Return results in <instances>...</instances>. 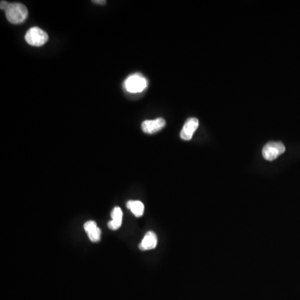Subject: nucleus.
I'll return each instance as SVG.
<instances>
[{
	"mask_svg": "<svg viewBox=\"0 0 300 300\" xmlns=\"http://www.w3.org/2000/svg\"><path fill=\"white\" fill-rule=\"evenodd\" d=\"M5 14L10 23L18 24L23 23L27 19L28 12L25 5H22L20 3H13L5 10Z\"/></svg>",
	"mask_w": 300,
	"mask_h": 300,
	"instance_id": "obj_1",
	"label": "nucleus"
},
{
	"mask_svg": "<svg viewBox=\"0 0 300 300\" xmlns=\"http://www.w3.org/2000/svg\"><path fill=\"white\" fill-rule=\"evenodd\" d=\"M25 40L28 45L32 46H43L49 40V35L41 28L34 27L29 28L28 32L26 33Z\"/></svg>",
	"mask_w": 300,
	"mask_h": 300,
	"instance_id": "obj_2",
	"label": "nucleus"
},
{
	"mask_svg": "<svg viewBox=\"0 0 300 300\" xmlns=\"http://www.w3.org/2000/svg\"><path fill=\"white\" fill-rule=\"evenodd\" d=\"M147 79L140 74L130 75L124 82V88L129 93H140L146 89Z\"/></svg>",
	"mask_w": 300,
	"mask_h": 300,
	"instance_id": "obj_3",
	"label": "nucleus"
},
{
	"mask_svg": "<svg viewBox=\"0 0 300 300\" xmlns=\"http://www.w3.org/2000/svg\"><path fill=\"white\" fill-rule=\"evenodd\" d=\"M285 152V146L281 142L268 143L263 147V156L266 160L273 161Z\"/></svg>",
	"mask_w": 300,
	"mask_h": 300,
	"instance_id": "obj_4",
	"label": "nucleus"
},
{
	"mask_svg": "<svg viewBox=\"0 0 300 300\" xmlns=\"http://www.w3.org/2000/svg\"><path fill=\"white\" fill-rule=\"evenodd\" d=\"M166 125V122L162 118L154 119V120H145L142 123V129L145 133L152 135L160 131L162 128H164Z\"/></svg>",
	"mask_w": 300,
	"mask_h": 300,
	"instance_id": "obj_5",
	"label": "nucleus"
},
{
	"mask_svg": "<svg viewBox=\"0 0 300 300\" xmlns=\"http://www.w3.org/2000/svg\"><path fill=\"white\" fill-rule=\"evenodd\" d=\"M198 127V119L196 118H190L188 119L184 123V127L182 128L181 133H180V137L182 140H186V141L190 140L193 138V134Z\"/></svg>",
	"mask_w": 300,
	"mask_h": 300,
	"instance_id": "obj_6",
	"label": "nucleus"
},
{
	"mask_svg": "<svg viewBox=\"0 0 300 300\" xmlns=\"http://www.w3.org/2000/svg\"><path fill=\"white\" fill-rule=\"evenodd\" d=\"M84 228L90 241L93 243L99 241L101 238V230L95 222L92 220L86 222L84 223Z\"/></svg>",
	"mask_w": 300,
	"mask_h": 300,
	"instance_id": "obj_7",
	"label": "nucleus"
},
{
	"mask_svg": "<svg viewBox=\"0 0 300 300\" xmlns=\"http://www.w3.org/2000/svg\"><path fill=\"white\" fill-rule=\"evenodd\" d=\"M158 244V238L153 231H149L140 243V249L143 251L155 249Z\"/></svg>",
	"mask_w": 300,
	"mask_h": 300,
	"instance_id": "obj_8",
	"label": "nucleus"
},
{
	"mask_svg": "<svg viewBox=\"0 0 300 300\" xmlns=\"http://www.w3.org/2000/svg\"><path fill=\"white\" fill-rule=\"evenodd\" d=\"M112 220L109 223V228L112 230L119 229L123 221V212L119 207L114 208L111 213Z\"/></svg>",
	"mask_w": 300,
	"mask_h": 300,
	"instance_id": "obj_9",
	"label": "nucleus"
},
{
	"mask_svg": "<svg viewBox=\"0 0 300 300\" xmlns=\"http://www.w3.org/2000/svg\"><path fill=\"white\" fill-rule=\"evenodd\" d=\"M127 208L133 213L134 215L137 218L143 216L145 213V205L139 200H130L127 203Z\"/></svg>",
	"mask_w": 300,
	"mask_h": 300,
	"instance_id": "obj_10",
	"label": "nucleus"
},
{
	"mask_svg": "<svg viewBox=\"0 0 300 300\" xmlns=\"http://www.w3.org/2000/svg\"><path fill=\"white\" fill-rule=\"evenodd\" d=\"M10 4L9 3L6 2V1H1V5H0V7H1V10H6L8 9V7L10 6Z\"/></svg>",
	"mask_w": 300,
	"mask_h": 300,
	"instance_id": "obj_11",
	"label": "nucleus"
},
{
	"mask_svg": "<svg viewBox=\"0 0 300 300\" xmlns=\"http://www.w3.org/2000/svg\"><path fill=\"white\" fill-rule=\"evenodd\" d=\"M93 3H96V4H101V5H105L106 1H93Z\"/></svg>",
	"mask_w": 300,
	"mask_h": 300,
	"instance_id": "obj_12",
	"label": "nucleus"
}]
</instances>
